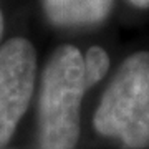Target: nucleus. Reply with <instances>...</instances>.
<instances>
[{
	"mask_svg": "<svg viewBox=\"0 0 149 149\" xmlns=\"http://www.w3.org/2000/svg\"><path fill=\"white\" fill-rule=\"evenodd\" d=\"M86 90L81 52L73 45L58 47L48 58L40 83L38 143L42 149H74Z\"/></svg>",
	"mask_w": 149,
	"mask_h": 149,
	"instance_id": "f257e3e1",
	"label": "nucleus"
},
{
	"mask_svg": "<svg viewBox=\"0 0 149 149\" xmlns=\"http://www.w3.org/2000/svg\"><path fill=\"white\" fill-rule=\"evenodd\" d=\"M129 2L139 8H149V0H129Z\"/></svg>",
	"mask_w": 149,
	"mask_h": 149,
	"instance_id": "423d86ee",
	"label": "nucleus"
},
{
	"mask_svg": "<svg viewBox=\"0 0 149 149\" xmlns=\"http://www.w3.org/2000/svg\"><path fill=\"white\" fill-rule=\"evenodd\" d=\"M47 18L56 27L100 23L109 15L114 0H40Z\"/></svg>",
	"mask_w": 149,
	"mask_h": 149,
	"instance_id": "20e7f679",
	"label": "nucleus"
},
{
	"mask_svg": "<svg viewBox=\"0 0 149 149\" xmlns=\"http://www.w3.org/2000/svg\"><path fill=\"white\" fill-rule=\"evenodd\" d=\"M3 35V15H2V10H0V38Z\"/></svg>",
	"mask_w": 149,
	"mask_h": 149,
	"instance_id": "0eeeda50",
	"label": "nucleus"
},
{
	"mask_svg": "<svg viewBox=\"0 0 149 149\" xmlns=\"http://www.w3.org/2000/svg\"><path fill=\"white\" fill-rule=\"evenodd\" d=\"M93 124L126 149L149 148V52L121 63L101 96Z\"/></svg>",
	"mask_w": 149,
	"mask_h": 149,
	"instance_id": "f03ea898",
	"label": "nucleus"
},
{
	"mask_svg": "<svg viewBox=\"0 0 149 149\" xmlns=\"http://www.w3.org/2000/svg\"><path fill=\"white\" fill-rule=\"evenodd\" d=\"M37 80V52L28 40L12 38L0 47V149L12 139L27 111Z\"/></svg>",
	"mask_w": 149,
	"mask_h": 149,
	"instance_id": "7ed1b4c3",
	"label": "nucleus"
},
{
	"mask_svg": "<svg viewBox=\"0 0 149 149\" xmlns=\"http://www.w3.org/2000/svg\"><path fill=\"white\" fill-rule=\"evenodd\" d=\"M83 66H85L86 86L90 88V86L96 85L101 78H104V74L108 73L109 56L101 47H91L83 56Z\"/></svg>",
	"mask_w": 149,
	"mask_h": 149,
	"instance_id": "39448f33",
	"label": "nucleus"
}]
</instances>
